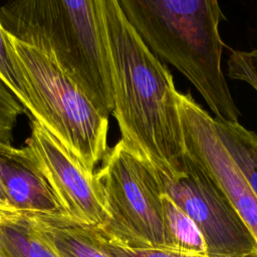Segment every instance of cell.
Listing matches in <instances>:
<instances>
[{
  "mask_svg": "<svg viewBox=\"0 0 257 257\" xmlns=\"http://www.w3.org/2000/svg\"><path fill=\"white\" fill-rule=\"evenodd\" d=\"M150 167L162 193L202 231L208 257H257L255 236L209 173L188 152L172 168Z\"/></svg>",
  "mask_w": 257,
  "mask_h": 257,
  "instance_id": "obj_6",
  "label": "cell"
},
{
  "mask_svg": "<svg viewBox=\"0 0 257 257\" xmlns=\"http://www.w3.org/2000/svg\"><path fill=\"white\" fill-rule=\"evenodd\" d=\"M107 56L120 140L152 167L171 168L186 155L178 90L167 66L128 22L117 0H92Z\"/></svg>",
  "mask_w": 257,
  "mask_h": 257,
  "instance_id": "obj_1",
  "label": "cell"
},
{
  "mask_svg": "<svg viewBox=\"0 0 257 257\" xmlns=\"http://www.w3.org/2000/svg\"><path fill=\"white\" fill-rule=\"evenodd\" d=\"M186 151L209 173L257 240V196L221 142L211 116L190 91L178 92Z\"/></svg>",
  "mask_w": 257,
  "mask_h": 257,
  "instance_id": "obj_8",
  "label": "cell"
},
{
  "mask_svg": "<svg viewBox=\"0 0 257 257\" xmlns=\"http://www.w3.org/2000/svg\"><path fill=\"white\" fill-rule=\"evenodd\" d=\"M17 149L13 146H6L0 143V155H4L7 157H11L16 153Z\"/></svg>",
  "mask_w": 257,
  "mask_h": 257,
  "instance_id": "obj_19",
  "label": "cell"
},
{
  "mask_svg": "<svg viewBox=\"0 0 257 257\" xmlns=\"http://www.w3.org/2000/svg\"><path fill=\"white\" fill-rule=\"evenodd\" d=\"M0 243L13 257H58L45 236L25 214L0 225Z\"/></svg>",
  "mask_w": 257,
  "mask_h": 257,
  "instance_id": "obj_13",
  "label": "cell"
},
{
  "mask_svg": "<svg viewBox=\"0 0 257 257\" xmlns=\"http://www.w3.org/2000/svg\"><path fill=\"white\" fill-rule=\"evenodd\" d=\"M163 248L182 254L208 257L205 237L195 221L169 196L162 193Z\"/></svg>",
  "mask_w": 257,
  "mask_h": 257,
  "instance_id": "obj_11",
  "label": "cell"
},
{
  "mask_svg": "<svg viewBox=\"0 0 257 257\" xmlns=\"http://www.w3.org/2000/svg\"><path fill=\"white\" fill-rule=\"evenodd\" d=\"M128 22L161 60L196 87L214 118L239 121L222 68L218 0H117Z\"/></svg>",
  "mask_w": 257,
  "mask_h": 257,
  "instance_id": "obj_2",
  "label": "cell"
},
{
  "mask_svg": "<svg viewBox=\"0 0 257 257\" xmlns=\"http://www.w3.org/2000/svg\"><path fill=\"white\" fill-rule=\"evenodd\" d=\"M0 185L9 203L22 214L62 213L45 181L4 155H0Z\"/></svg>",
  "mask_w": 257,
  "mask_h": 257,
  "instance_id": "obj_9",
  "label": "cell"
},
{
  "mask_svg": "<svg viewBox=\"0 0 257 257\" xmlns=\"http://www.w3.org/2000/svg\"><path fill=\"white\" fill-rule=\"evenodd\" d=\"M109 220L103 236L138 249H162V190L148 162L119 140L95 172Z\"/></svg>",
  "mask_w": 257,
  "mask_h": 257,
  "instance_id": "obj_5",
  "label": "cell"
},
{
  "mask_svg": "<svg viewBox=\"0 0 257 257\" xmlns=\"http://www.w3.org/2000/svg\"><path fill=\"white\" fill-rule=\"evenodd\" d=\"M10 158L45 181L62 214L95 229L107 224L109 214L95 172L87 171L36 119L24 147Z\"/></svg>",
  "mask_w": 257,
  "mask_h": 257,
  "instance_id": "obj_7",
  "label": "cell"
},
{
  "mask_svg": "<svg viewBox=\"0 0 257 257\" xmlns=\"http://www.w3.org/2000/svg\"><path fill=\"white\" fill-rule=\"evenodd\" d=\"M4 34L22 76L31 116L87 171L94 173L109 149L108 117L97 110L76 82L45 52L5 29Z\"/></svg>",
  "mask_w": 257,
  "mask_h": 257,
  "instance_id": "obj_4",
  "label": "cell"
},
{
  "mask_svg": "<svg viewBox=\"0 0 257 257\" xmlns=\"http://www.w3.org/2000/svg\"><path fill=\"white\" fill-rule=\"evenodd\" d=\"M25 215L45 236L58 257H109L99 243L95 228L62 213Z\"/></svg>",
  "mask_w": 257,
  "mask_h": 257,
  "instance_id": "obj_10",
  "label": "cell"
},
{
  "mask_svg": "<svg viewBox=\"0 0 257 257\" xmlns=\"http://www.w3.org/2000/svg\"><path fill=\"white\" fill-rule=\"evenodd\" d=\"M214 125L224 147L257 196V135L239 121L214 118Z\"/></svg>",
  "mask_w": 257,
  "mask_h": 257,
  "instance_id": "obj_12",
  "label": "cell"
},
{
  "mask_svg": "<svg viewBox=\"0 0 257 257\" xmlns=\"http://www.w3.org/2000/svg\"><path fill=\"white\" fill-rule=\"evenodd\" d=\"M0 257H13L5 248L4 246L0 243Z\"/></svg>",
  "mask_w": 257,
  "mask_h": 257,
  "instance_id": "obj_20",
  "label": "cell"
},
{
  "mask_svg": "<svg viewBox=\"0 0 257 257\" xmlns=\"http://www.w3.org/2000/svg\"><path fill=\"white\" fill-rule=\"evenodd\" d=\"M227 68L231 79L245 81L257 91V48L233 50L227 60Z\"/></svg>",
  "mask_w": 257,
  "mask_h": 257,
  "instance_id": "obj_16",
  "label": "cell"
},
{
  "mask_svg": "<svg viewBox=\"0 0 257 257\" xmlns=\"http://www.w3.org/2000/svg\"><path fill=\"white\" fill-rule=\"evenodd\" d=\"M0 23L55 60L108 117L113 88L92 0H8L0 7Z\"/></svg>",
  "mask_w": 257,
  "mask_h": 257,
  "instance_id": "obj_3",
  "label": "cell"
},
{
  "mask_svg": "<svg viewBox=\"0 0 257 257\" xmlns=\"http://www.w3.org/2000/svg\"><path fill=\"white\" fill-rule=\"evenodd\" d=\"M23 214L16 210L7 200L0 185V225L11 222L22 217Z\"/></svg>",
  "mask_w": 257,
  "mask_h": 257,
  "instance_id": "obj_18",
  "label": "cell"
},
{
  "mask_svg": "<svg viewBox=\"0 0 257 257\" xmlns=\"http://www.w3.org/2000/svg\"><path fill=\"white\" fill-rule=\"evenodd\" d=\"M27 113L24 107L0 80V143L12 146V132L20 114Z\"/></svg>",
  "mask_w": 257,
  "mask_h": 257,
  "instance_id": "obj_15",
  "label": "cell"
},
{
  "mask_svg": "<svg viewBox=\"0 0 257 257\" xmlns=\"http://www.w3.org/2000/svg\"><path fill=\"white\" fill-rule=\"evenodd\" d=\"M96 233L101 247L108 254L109 257H199L173 252L165 249L131 248L119 244L111 239H108L107 237L103 236L97 229Z\"/></svg>",
  "mask_w": 257,
  "mask_h": 257,
  "instance_id": "obj_17",
  "label": "cell"
},
{
  "mask_svg": "<svg viewBox=\"0 0 257 257\" xmlns=\"http://www.w3.org/2000/svg\"><path fill=\"white\" fill-rule=\"evenodd\" d=\"M0 80L16 97L24 107L27 114L31 115V104L24 87L20 70L13 59L4 34V29L0 23Z\"/></svg>",
  "mask_w": 257,
  "mask_h": 257,
  "instance_id": "obj_14",
  "label": "cell"
}]
</instances>
